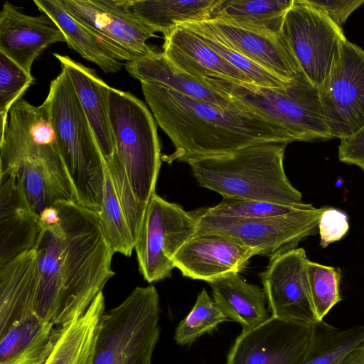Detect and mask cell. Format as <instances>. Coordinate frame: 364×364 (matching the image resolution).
<instances>
[{
    "label": "cell",
    "instance_id": "25",
    "mask_svg": "<svg viewBox=\"0 0 364 364\" xmlns=\"http://www.w3.org/2000/svg\"><path fill=\"white\" fill-rule=\"evenodd\" d=\"M64 328L26 317L0 336V364H46Z\"/></svg>",
    "mask_w": 364,
    "mask_h": 364
},
{
    "label": "cell",
    "instance_id": "41",
    "mask_svg": "<svg viewBox=\"0 0 364 364\" xmlns=\"http://www.w3.org/2000/svg\"><path fill=\"white\" fill-rule=\"evenodd\" d=\"M39 216L41 223L47 225L57 224L60 220L59 210L54 204L44 208Z\"/></svg>",
    "mask_w": 364,
    "mask_h": 364
},
{
    "label": "cell",
    "instance_id": "14",
    "mask_svg": "<svg viewBox=\"0 0 364 364\" xmlns=\"http://www.w3.org/2000/svg\"><path fill=\"white\" fill-rule=\"evenodd\" d=\"M308 261L303 248H294L271 257L259 273L271 316L318 323L310 294Z\"/></svg>",
    "mask_w": 364,
    "mask_h": 364
},
{
    "label": "cell",
    "instance_id": "15",
    "mask_svg": "<svg viewBox=\"0 0 364 364\" xmlns=\"http://www.w3.org/2000/svg\"><path fill=\"white\" fill-rule=\"evenodd\" d=\"M77 21L98 36L120 61H131L154 50L146 41L155 33L119 11L112 0H59Z\"/></svg>",
    "mask_w": 364,
    "mask_h": 364
},
{
    "label": "cell",
    "instance_id": "39",
    "mask_svg": "<svg viewBox=\"0 0 364 364\" xmlns=\"http://www.w3.org/2000/svg\"><path fill=\"white\" fill-rule=\"evenodd\" d=\"M338 156L340 161L355 165L364 171V126L353 135L341 139Z\"/></svg>",
    "mask_w": 364,
    "mask_h": 364
},
{
    "label": "cell",
    "instance_id": "38",
    "mask_svg": "<svg viewBox=\"0 0 364 364\" xmlns=\"http://www.w3.org/2000/svg\"><path fill=\"white\" fill-rule=\"evenodd\" d=\"M306 1L311 6L321 10L341 28L345 24L350 15L364 4V0H306Z\"/></svg>",
    "mask_w": 364,
    "mask_h": 364
},
{
    "label": "cell",
    "instance_id": "18",
    "mask_svg": "<svg viewBox=\"0 0 364 364\" xmlns=\"http://www.w3.org/2000/svg\"><path fill=\"white\" fill-rule=\"evenodd\" d=\"M65 42L56 23L47 14L32 16L20 12L9 1L0 12V52L25 71L49 46Z\"/></svg>",
    "mask_w": 364,
    "mask_h": 364
},
{
    "label": "cell",
    "instance_id": "9",
    "mask_svg": "<svg viewBox=\"0 0 364 364\" xmlns=\"http://www.w3.org/2000/svg\"><path fill=\"white\" fill-rule=\"evenodd\" d=\"M325 208L311 205L285 215L258 219L215 216L204 208L191 213L198 222L196 234L226 236L271 258L296 248L299 242L315 235Z\"/></svg>",
    "mask_w": 364,
    "mask_h": 364
},
{
    "label": "cell",
    "instance_id": "7",
    "mask_svg": "<svg viewBox=\"0 0 364 364\" xmlns=\"http://www.w3.org/2000/svg\"><path fill=\"white\" fill-rule=\"evenodd\" d=\"M161 309L154 285L137 287L101 316L92 364H151Z\"/></svg>",
    "mask_w": 364,
    "mask_h": 364
},
{
    "label": "cell",
    "instance_id": "13",
    "mask_svg": "<svg viewBox=\"0 0 364 364\" xmlns=\"http://www.w3.org/2000/svg\"><path fill=\"white\" fill-rule=\"evenodd\" d=\"M316 323L271 316L261 324L242 331L228 353L227 364H303Z\"/></svg>",
    "mask_w": 364,
    "mask_h": 364
},
{
    "label": "cell",
    "instance_id": "6",
    "mask_svg": "<svg viewBox=\"0 0 364 364\" xmlns=\"http://www.w3.org/2000/svg\"><path fill=\"white\" fill-rule=\"evenodd\" d=\"M109 102L116 151L106 166L112 175L126 174L136 199L146 208L161 164L155 121L146 105L128 92L111 87Z\"/></svg>",
    "mask_w": 364,
    "mask_h": 364
},
{
    "label": "cell",
    "instance_id": "3",
    "mask_svg": "<svg viewBox=\"0 0 364 364\" xmlns=\"http://www.w3.org/2000/svg\"><path fill=\"white\" fill-rule=\"evenodd\" d=\"M287 144L268 142L230 153L190 160L199 186L225 198L301 203L302 194L289 181L284 168Z\"/></svg>",
    "mask_w": 364,
    "mask_h": 364
},
{
    "label": "cell",
    "instance_id": "34",
    "mask_svg": "<svg viewBox=\"0 0 364 364\" xmlns=\"http://www.w3.org/2000/svg\"><path fill=\"white\" fill-rule=\"evenodd\" d=\"M307 274L313 306L317 321L320 322L342 300L341 269L309 260Z\"/></svg>",
    "mask_w": 364,
    "mask_h": 364
},
{
    "label": "cell",
    "instance_id": "5",
    "mask_svg": "<svg viewBox=\"0 0 364 364\" xmlns=\"http://www.w3.org/2000/svg\"><path fill=\"white\" fill-rule=\"evenodd\" d=\"M198 80L279 124L294 141L333 139L323 113L318 87L304 73L281 87H263L218 77Z\"/></svg>",
    "mask_w": 364,
    "mask_h": 364
},
{
    "label": "cell",
    "instance_id": "4",
    "mask_svg": "<svg viewBox=\"0 0 364 364\" xmlns=\"http://www.w3.org/2000/svg\"><path fill=\"white\" fill-rule=\"evenodd\" d=\"M44 102L77 203L99 214L102 206L105 163L64 70L50 82Z\"/></svg>",
    "mask_w": 364,
    "mask_h": 364
},
{
    "label": "cell",
    "instance_id": "33",
    "mask_svg": "<svg viewBox=\"0 0 364 364\" xmlns=\"http://www.w3.org/2000/svg\"><path fill=\"white\" fill-rule=\"evenodd\" d=\"M230 320L213 299L203 289L185 318L178 325L174 335L176 343L189 345L197 338L213 330L220 323Z\"/></svg>",
    "mask_w": 364,
    "mask_h": 364
},
{
    "label": "cell",
    "instance_id": "27",
    "mask_svg": "<svg viewBox=\"0 0 364 364\" xmlns=\"http://www.w3.org/2000/svg\"><path fill=\"white\" fill-rule=\"evenodd\" d=\"M33 3L56 23L69 47L83 58L97 65L105 73H115L121 70V61L98 36L75 19L59 0H34Z\"/></svg>",
    "mask_w": 364,
    "mask_h": 364
},
{
    "label": "cell",
    "instance_id": "35",
    "mask_svg": "<svg viewBox=\"0 0 364 364\" xmlns=\"http://www.w3.org/2000/svg\"><path fill=\"white\" fill-rule=\"evenodd\" d=\"M310 203L282 204L262 200L223 198L218 205L204 208L212 215L244 219L268 218L285 215L311 206Z\"/></svg>",
    "mask_w": 364,
    "mask_h": 364
},
{
    "label": "cell",
    "instance_id": "8",
    "mask_svg": "<svg viewBox=\"0 0 364 364\" xmlns=\"http://www.w3.org/2000/svg\"><path fill=\"white\" fill-rule=\"evenodd\" d=\"M0 148V178L32 162L71 184L44 102L34 106L21 99L13 105L6 121L1 124Z\"/></svg>",
    "mask_w": 364,
    "mask_h": 364
},
{
    "label": "cell",
    "instance_id": "21",
    "mask_svg": "<svg viewBox=\"0 0 364 364\" xmlns=\"http://www.w3.org/2000/svg\"><path fill=\"white\" fill-rule=\"evenodd\" d=\"M38 287V258L34 248L0 266V336L36 314Z\"/></svg>",
    "mask_w": 364,
    "mask_h": 364
},
{
    "label": "cell",
    "instance_id": "40",
    "mask_svg": "<svg viewBox=\"0 0 364 364\" xmlns=\"http://www.w3.org/2000/svg\"><path fill=\"white\" fill-rule=\"evenodd\" d=\"M338 364H364V339L350 350Z\"/></svg>",
    "mask_w": 364,
    "mask_h": 364
},
{
    "label": "cell",
    "instance_id": "1",
    "mask_svg": "<svg viewBox=\"0 0 364 364\" xmlns=\"http://www.w3.org/2000/svg\"><path fill=\"white\" fill-rule=\"evenodd\" d=\"M58 223H41L33 248L38 258L36 314L64 328L82 316L114 275L111 248L98 214L75 201L60 200Z\"/></svg>",
    "mask_w": 364,
    "mask_h": 364
},
{
    "label": "cell",
    "instance_id": "17",
    "mask_svg": "<svg viewBox=\"0 0 364 364\" xmlns=\"http://www.w3.org/2000/svg\"><path fill=\"white\" fill-rule=\"evenodd\" d=\"M203 21L229 47L284 82H291L303 73L282 33L254 31L216 18Z\"/></svg>",
    "mask_w": 364,
    "mask_h": 364
},
{
    "label": "cell",
    "instance_id": "37",
    "mask_svg": "<svg viewBox=\"0 0 364 364\" xmlns=\"http://www.w3.org/2000/svg\"><path fill=\"white\" fill-rule=\"evenodd\" d=\"M320 245L325 248L330 244L341 240L349 230L347 215L335 208L326 207L318 226Z\"/></svg>",
    "mask_w": 364,
    "mask_h": 364
},
{
    "label": "cell",
    "instance_id": "32",
    "mask_svg": "<svg viewBox=\"0 0 364 364\" xmlns=\"http://www.w3.org/2000/svg\"><path fill=\"white\" fill-rule=\"evenodd\" d=\"M180 25L195 32L216 53L242 71L250 82L263 87H281L285 83L279 78L256 65L221 41L203 21H189Z\"/></svg>",
    "mask_w": 364,
    "mask_h": 364
},
{
    "label": "cell",
    "instance_id": "26",
    "mask_svg": "<svg viewBox=\"0 0 364 364\" xmlns=\"http://www.w3.org/2000/svg\"><path fill=\"white\" fill-rule=\"evenodd\" d=\"M215 303L230 320L239 323L242 331L267 321L269 316L263 288L232 273L208 283Z\"/></svg>",
    "mask_w": 364,
    "mask_h": 364
},
{
    "label": "cell",
    "instance_id": "31",
    "mask_svg": "<svg viewBox=\"0 0 364 364\" xmlns=\"http://www.w3.org/2000/svg\"><path fill=\"white\" fill-rule=\"evenodd\" d=\"M99 219L114 253L130 257L135 247L114 182L105 164L102 206Z\"/></svg>",
    "mask_w": 364,
    "mask_h": 364
},
{
    "label": "cell",
    "instance_id": "24",
    "mask_svg": "<svg viewBox=\"0 0 364 364\" xmlns=\"http://www.w3.org/2000/svg\"><path fill=\"white\" fill-rule=\"evenodd\" d=\"M220 0H112L129 18L166 37L179 23L211 18Z\"/></svg>",
    "mask_w": 364,
    "mask_h": 364
},
{
    "label": "cell",
    "instance_id": "30",
    "mask_svg": "<svg viewBox=\"0 0 364 364\" xmlns=\"http://www.w3.org/2000/svg\"><path fill=\"white\" fill-rule=\"evenodd\" d=\"M364 339V323L338 328L318 322L315 335L303 364H338Z\"/></svg>",
    "mask_w": 364,
    "mask_h": 364
},
{
    "label": "cell",
    "instance_id": "20",
    "mask_svg": "<svg viewBox=\"0 0 364 364\" xmlns=\"http://www.w3.org/2000/svg\"><path fill=\"white\" fill-rule=\"evenodd\" d=\"M70 79L93 130L105 164L115 154L116 144L109 114L111 87L95 71L68 55L53 53Z\"/></svg>",
    "mask_w": 364,
    "mask_h": 364
},
{
    "label": "cell",
    "instance_id": "29",
    "mask_svg": "<svg viewBox=\"0 0 364 364\" xmlns=\"http://www.w3.org/2000/svg\"><path fill=\"white\" fill-rule=\"evenodd\" d=\"M294 0H220L211 18L260 33L279 35ZM210 20V19H209Z\"/></svg>",
    "mask_w": 364,
    "mask_h": 364
},
{
    "label": "cell",
    "instance_id": "10",
    "mask_svg": "<svg viewBox=\"0 0 364 364\" xmlns=\"http://www.w3.org/2000/svg\"><path fill=\"white\" fill-rule=\"evenodd\" d=\"M197 229L198 222L191 212L154 193L134 247L144 279L152 283L169 277L175 268V255Z\"/></svg>",
    "mask_w": 364,
    "mask_h": 364
},
{
    "label": "cell",
    "instance_id": "28",
    "mask_svg": "<svg viewBox=\"0 0 364 364\" xmlns=\"http://www.w3.org/2000/svg\"><path fill=\"white\" fill-rule=\"evenodd\" d=\"M105 307L101 292L82 316L65 327L46 364H92Z\"/></svg>",
    "mask_w": 364,
    "mask_h": 364
},
{
    "label": "cell",
    "instance_id": "12",
    "mask_svg": "<svg viewBox=\"0 0 364 364\" xmlns=\"http://www.w3.org/2000/svg\"><path fill=\"white\" fill-rule=\"evenodd\" d=\"M318 90L333 139L348 137L361 129L364 126V50L346 39Z\"/></svg>",
    "mask_w": 364,
    "mask_h": 364
},
{
    "label": "cell",
    "instance_id": "23",
    "mask_svg": "<svg viewBox=\"0 0 364 364\" xmlns=\"http://www.w3.org/2000/svg\"><path fill=\"white\" fill-rule=\"evenodd\" d=\"M129 74L140 82L154 83L198 100L223 107L237 104L228 96L198 80L173 63L163 51L153 52L126 62Z\"/></svg>",
    "mask_w": 364,
    "mask_h": 364
},
{
    "label": "cell",
    "instance_id": "11",
    "mask_svg": "<svg viewBox=\"0 0 364 364\" xmlns=\"http://www.w3.org/2000/svg\"><path fill=\"white\" fill-rule=\"evenodd\" d=\"M281 33L302 72L321 87L347 39L342 28L306 0H294L284 16Z\"/></svg>",
    "mask_w": 364,
    "mask_h": 364
},
{
    "label": "cell",
    "instance_id": "22",
    "mask_svg": "<svg viewBox=\"0 0 364 364\" xmlns=\"http://www.w3.org/2000/svg\"><path fill=\"white\" fill-rule=\"evenodd\" d=\"M164 39L162 48L166 56L196 79L218 77L251 83L242 71L225 60L192 30L178 24Z\"/></svg>",
    "mask_w": 364,
    "mask_h": 364
},
{
    "label": "cell",
    "instance_id": "16",
    "mask_svg": "<svg viewBox=\"0 0 364 364\" xmlns=\"http://www.w3.org/2000/svg\"><path fill=\"white\" fill-rule=\"evenodd\" d=\"M258 252L231 238L214 233L195 234L174 257L175 268L184 277L210 283L241 272Z\"/></svg>",
    "mask_w": 364,
    "mask_h": 364
},
{
    "label": "cell",
    "instance_id": "19",
    "mask_svg": "<svg viewBox=\"0 0 364 364\" xmlns=\"http://www.w3.org/2000/svg\"><path fill=\"white\" fill-rule=\"evenodd\" d=\"M0 266H2L33 248L41 230V222L15 176L0 178Z\"/></svg>",
    "mask_w": 364,
    "mask_h": 364
},
{
    "label": "cell",
    "instance_id": "2",
    "mask_svg": "<svg viewBox=\"0 0 364 364\" xmlns=\"http://www.w3.org/2000/svg\"><path fill=\"white\" fill-rule=\"evenodd\" d=\"M141 85L158 124L175 147L170 155L161 156L167 163H187L262 143L294 141L281 125L236 102L235 107H223L154 83Z\"/></svg>",
    "mask_w": 364,
    "mask_h": 364
},
{
    "label": "cell",
    "instance_id": "36",
    "mask_svg": "<svg viewBox=\"0 0 364 364\" xmlns=\"http://www.w3.org/2000/svg\"><path fill=\"white\" fill-rule=\"evenodd\" d=\"M35 79L31 73L0 52V117L4 123L13 105L34 83Z\"/></svg>",
    "mask_w": 364,
    "mask_h": 364
}]
</instances>
